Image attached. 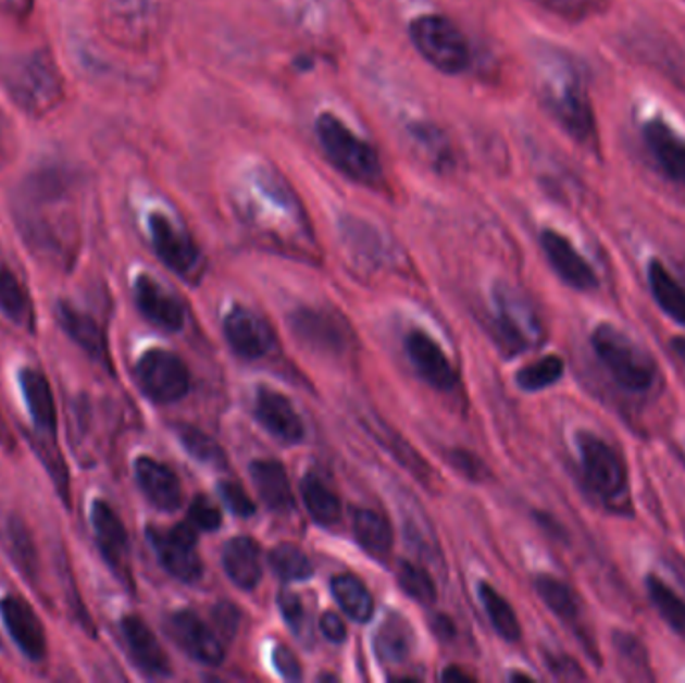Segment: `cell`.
<instances>
[{
    "label": "cell",
    "mask_w": 685,
    "mask_h": 683,
    "mask_svg": "<svg viewBox=\"0 0 685 683\" xmlns=\"http://www.w3.org/2000/svg\"><path fill=\"white\" fill-rule=\"evenodd\" d=\"M2 80L13 101L33 116L51 113L63 101V78L47 52L14 57L4 64Z\"/></svg>",
    "instance_id": "6da1fadb"
},
{
    "label": "cell",
    "mask_w": 685,
    "mask_h": 683,
    "mask_svg": "<svg viewBox=\"0 0 685 683\" xmlns=\"http://www.w3.org/2000/svg\"><path fill=\"white\" fill-rule=\"evenodd\" d=\"M317 139L331 165L341 171L345 177L375 185L383 177L379 154L368 140L359 139L351 128L335 114L323 113L315 123Z\"/></svg>",
    "instance_id": "7a4b0ae2"
},
{
    "label": "cell",
    "mask_w": 685,
    "mask_h": 683,
    "mask_svg": "<svg viewBox=\"0 0 685 683\" xmlns=\"http://www.w3.org/2000/svg\"><path fill=\"white\" fill-rule=\"evenodd\" d=\"M591 347L613 381L625 392L644 393L656 381L651 357L635 345L623 331L601 323L591 333Z\"/></svg>",
    "instance_id": "3957f363"
},
{
    "label": "cell",
    "mask_w": 685,
    "mask_h": 683,
    "mask_svg": "<svg viewBox=\"0 0 685 683\" xmlns=\"http://www.w3.org/2000/svg\"><path fill=\"white\" fill-rule=\"evenodd\" d=\"M409 37L419 54L445 75H459L471 63L470 45L447 16L423 14L409 25Z\"/></svg>",
    "instance_id": "277c9868"
},
{
    "label": "cell",
    "mask_w": 685,
    "mask_h": 683,
    "mask_svg": "<svg viewBox=\"0 0 685 683\" xmlns=\"http://www.w3.org/2000/svg\"><path fill=\"white\" fill-rule=\"evenodd\" d=\"M575 444L582 457L587 487L606 504L618 501L627 492V471L622 457L611 445L591 431H577Z\"/></svg>",
    "instance_id": "5b68a950"
},
{
    "label": "cell",
    "mask_w": 685,
    "mask_h": 683,
    "mask_svg": "<svg viewBox=\"0 0 685 683\" xmlns=\"http://www.w3.org/2000/svg\"><path fill=\"white\" fill-rule=\"evenodd\" d=\"M135 377L142 393L154 403H175L190 387L189 369L183 359L165 349H151L135 368Z\"/></svg>",
    "instance_id": "8992f818"
},
{
    "label": "cell",
    "mask_w": 685,
    "mask_h": 683,
    "mask_svg": "<svg viewBox=\"0 0 685 683\" xmlns=\"http://www.w3.org/2000/svg\"><path fill=\"white\" fill-rule=\"evenodd\" d=\"M147 539L159 557L161 566L175 580L185 583L201 580L203 563L197 551V530L190 525L189 521L178 523L171 530L149 527Z\"/></svg>",
    "instance_id": "52a82bcc"
},
{
    "label": "cell",
    "mask_w": 685,
    "mask_h": 683,
    "mask_svg": "<svg viewBox=\"0 0 685 683\" xmlns=\"http://www.w3.org/2000/svg\"><path fill=\"white\" fill-rule=\"evenodd\" d=\"M546 97L551 111L571 137L587 140L594 135L591 104L575 71L563 69V73L553 76V83L547 85Z\"/></svg>",
    "instance_id": "ba28073f"
},
{
    "label": "cell",
    "mask_w": 685,
    "mask_h": 683,
    "mask_svg": "<svg viewBox=\"0 0 685 683\" xmlns=\"http://www.w3.org/2000/svg\"><path fill=\"white\" fill-rule=\"evenodd\" d=\"M0 620L25 658L30 661L47 658V633L25 597L4 595L0 599Z\"/></svg>",
    "instance_id": "9c48e42d"
},
{
    "label": "cell",
    "mask_w": 685,
    "mask_h": 683,
    "mask_svg": "<svg viewBox=\"0 0 685 683\" xmlns=\"http://www.w3.org/2000/svg\"><path fill=\"white\" fill-rule=\"evenodd\" d=\"M152 247L159 259L178 275H189L199 265V249L189 235L163 213L149 216Z\"/></svg>",
    "instance_id": "30bf717a"
},
{
    "label": "cell",
    "mask_w": 685,
    "mask_h": 683,
    "mask_svg": "<svg viewBox=\"0 0 685 683\" xmlns=\"http://www.w3.org/2000/svg\"><path fill=\"white\" fill-rule=\"evenodd\" d=\"M169 633L187 656L207 666H216L225 658L223 644L207 623L189 609L169 618Z\"/></svg>",
    "instance_id": "8fae6325"
},
{
    "label": "cell",
    "mask_w": 685,
    "mask_h": 683,
    "mask_svg": "<svg viewBox=\"0 0 685 683\" xmlns=\"http://www.w3.org/2000/svg\"><path fill=\"white\" fill-rule=\"evenodd\" d=\"M223 330L231 349L242 359H261L275 347V335L265 319L247 307H233Z\"/></svg>",
    "instance_id": "7c38bea8"
},
{
    "label": "cell",
    "mask_w": 685,
    "mask_h": 683,
    "mask_svg": "<svg viewBox=\"0 0 685 683\" xmlns=\"http://www.w3.org/2000/svg\"><path fill=\"white\" fill-rule=\"evenodd\" d=\"M90 523L104 561L125 580L128 575V535L123 519L119 518L111 504L97 499L90 507Z\"/></svg>",
    "instance_id": "4fadbf2b"
},
{
    "label": "cell",
    "mask_w": 685,
    "mask_h": 683,
    "mask_svg": "<svg viewBox=\"0 0 685 683\" xmlns=\"http://www.w3.org/2000/svg\"><path fill=\"white\" fill-rule=\"evenodd\" d=\"M541 249L546 253L549 265L558 273L559 278L577 291L597 289V275L591 265L585 261L580 251L571 245L558 231L546 228L541 233Z\"/></svg>",
    "instance_id": "5bb4252c"
},
{
    "label": "cell",
    "mask_w": 685,
    "mask_h": 683,
    "mask_svg": "<svg viewBox=\"0 0 685 683\" xmlns=\"http://www.w3.org/2000/svg\"><path fill=\"white\" fill-rule=\"evenodd\" d=\"M292 335L313 351L342 353L347 347V330L339 316L317 309H299L292 313Z\"/></svg>",
    "instance_id": "9a60e30c"
},
{
    "label": "cell",
    "mask_w": 685,
    "mask_h": 683,
    "mask_svg": "<svg viewBox=\"0 0 685 683\" xmlns=\"http://www.w3.org/2000/svg\"><path fill=\"white\" fill-rule=\"evenodd\" d=\"M135 303L140 313L154 327L177 333L185 325V309L173 293L149 275H139L135 281Z\"/></svg>",
    "instance_id": "2e32d148"
},
{
    "label": "cell",
    "mask_w": 685,
    "mask_h": 683,
    "mask_svg": "<svg viewBox=\"0 0 685 683\" xmlns=\"http://www.w3.org/2000/svg\"><path fill=\"white\" fill-rule=\"evenodd\" d=\"M646 149L673 183H685V139L663 119H649L642 127Z\"/></svg>",
    "instance_id": "e0dca14e"
},
{
    "label": "cell",
    "mask_w": 685,
    "mask_h": 683,
    "mask_svg": "<svg viewBox=\"0 0 685 683\" xmlns=\"http://www.w3.org/2000/svg\"><path fill=\"white\" fill-rule=\"evenodd\" d=\"M121 632L127 644L128 656L142 673L151 678L171 675V663L163 647L139 616H125L121 621Z\"/></svg>",
    "instance_id": "ac0fdd59"
},
{
    "label": "cell",
    "mask_w": 685,
    "mask_h": 683,
    "mask_svg": "<svg viewBox=\"0 0 685 683\" xmlns=\"http://www.w3.org/2000/svg\"><path fill=\"white\" fill-rule=\"evenodd\" d=\"M135 477L139 483L140 492L151 501L159 511L173 513L183 504V487L173 469L165 463L142 456L135 461Z\"/></svg>",
    "instance_id": "d6986e66"
},
{
    "label": "cell",
    "mask_w": 685,
    "mask_h": 683,
    "mask_svg": "<svg viewBox=\"0 0 685 683\" xmlns=\"http://www.w3.org/2000/svg\"><path fill=\"white\" fill-rule=\"evenodd\" d=\"M254 415L261 421V425L283 444H299L304 437L303 421L283 393L266 387L259 389L254 401Z\"/></svg>",
    "instance_id": "ffe728a7"
},
{
    "label": "cell",
    "mask_w": 685,
    "mask_h": 683,
    "mask_svg": "<svg viewBox=\"0 0 685 683\" xmlns=\"http://www.w3.org/2000/svg\"><path fill=\"white\" fill-rule=\"evenodd\" d=\"M406 349L413 368L418 369L419 375L433 385L435 389L449 392L457 383V375L444 349L433 342L429 335L423 331L409 333L406 339Z\"/></svg>",
    "instance_id": "44dd1931"
},
{
    "label": "cell",
    "mask_w": 685,
    "mask_h": 683,
    "mask_svg": "<svg viewBox=\"0 0 685 683\" xmlns=\"http://www.w3.org/2000/svg\"><path fill=\"white\" fill-rule=\"evenodd\" d=\"M497 303V330L501 333V339L513 353L525 351L532 343L533 333H537V323L530 316L525 303L521 301L515 291L508 287H497L495 291Z\"/></svg>",
    "instance_id": "7402d4cb"
},
{
    "label": "cell",
    "mask_w": 685,
    "mask_h": 683,
    "mask_svg": "<svg viewBox=\"0 0 685 683\" xmlns=\"http://www.w3.org/2000/svg\"><path fill=\"white\" fill-rule=\"evenodd\" d=\"M57 319L61 330L73 339V342L89 355L92 361H99L101 365H109V351L107 342L102 335L101 327L92 316L85 311L76 309L73 305L59 303L57 307Z\"/></svg>",
    "instance_id": "603a6c76"
},
{
    "label": "cell",
    "mask_w": 685,
    "mask_h": 683,
    "mask_svg": "<svg viewBox=\"0 0 685 683\" xmlns=\"http://www.w3.org/2000/svg\"><path fill=\"white\" fill-rule=\"evenodd\" d=\"M249 471H251V480H253L257 494L271 511L289 513L295 509L291 483L287 477V471L279 461L259 459V461L251 463Z\"/></svg>",
    "instance_id": "cb8c5ba5"
},
{
    "label": "cell",
    "mask_w": 685,
    "mask_h": 683,
    "mask_svg": "<svg viewBox=\"0 0 685 683\" xmlns=\"http://www.w3.org/2000/svg\"><path fill=\"white\" fill-rule=\"evenodd\" d=\"M18 383L23 389L28 413L38 430L54 437L57 433V403L52 395L51 383L37 369L25 368L18 373Z\"/></svg>",
    "instance_id": "d4e9b609"
},
{
    "label": "cell",
    "mask_w": 685,
    "mask_h": 683,
    "mask_svg": "<svg viewBox=\"0 0 685 683\" xmlns=\"http://www.w3.org/2000/svg\"><path fill=\"white\" fill-rule=\"evenodd\" d=\"M223 568L237 587L254 589L263 575L259 545L245 535L231 539L223 549Z\"/></svg>",
    "instance_id": "484cf974"
},
{
    "label": "cell",
    "mask_w": 685,
    "mask_h": 683,
    "mask_svg": "<svg viewBox=\"0 0 685 683\" xmlns=\"http://www.w3.org/2000/svg\"><path fill=\"white\" fill-rule=\"evenodd\" d=\"M647 283L653 295V301L661 311L685 327V289L677 278L665 269L660 259H651L647 266Z\"/></svg>",
    "instance_id": "4316f807"
},
{
    "label": "cell",
    "mask_w": 685,
    "mask_h": 683,
    "mask_svg": "<svg viewBox=\"0 0 685 683\" xmlns=\"http://www.w3.org/2000/svg\"><path fill=\"white\" fill-rule=\"evenodd\" d=\"M373 644L381 661L399 663V661H406L409 654L413 651L415 633L403 616L391 613L381 623Z\"/></svg>",
    "instance_id": "83f0119b"
},
{
    "label": "cell",
    "mask_w": 685,
    "mask_h": 683,
    "mask_svg": "<svg viewBox=\"0 0 685 683\" xmlns=\"http://www.w3.org/2000/svg\"><path fill=\"white\" fill-rule=\"evenodd\" d=\"M353 533L359 545L371 556H387L394 547V533L387 519L373 509H357L353 513Z\"/></svg>",
    "instance_id": "f1b7e54d"
},
{
    "label": "cell",
    "mask_w": 685,
    "mask_h": 683,
    "mask_svg": "<svg viewBox=\"0 0 685 683\" xmlns=\"http://www.w3.org/2000/svg\"><path fill=\"white\" fill-rule=\"evenodd\" d=\"M301 497L309 516L319 525H335L341 518V501L315 473L301 481Z\"/></svg>",
    "instance_id": "f546056e"
},
{
    "label": "cell",
    "mask_w": 685,
    "mask_h": 683,
    "mask_svg": "<svg viewBox=\"0 0 685 683\" xmlns=\"http://www.w3.org/2000/svg\"><path fill=\"white\" fill-rule=\"evenodd\" d=\"M4 544L7 551L13 559L14 566L25 575L28 582H35L38 575V554L35 542L23 519L14 518L7 521L4 530Z\"/></svg>",
    "instance_id": "4dcf8cb0"
},
{
    "label": "cell",
    "mask_w": 685,
    "mask_h": 683,
    "mask_svg": "<svg viewBox=\"0 0 685 683\" xmlns=\"http://www.w3.org/2000/svg\"><path fill=\"white\" fill-rule=\"evenodd\" d=\"M331 592L339 608L353 621L371 620L373 616V597L368 587L353 575H337L331 582Z\"/></svg>",
    "instance_id": "1f68e13d"
},
{
    "label": "cell",
    "mask_w": 685,
    "mask_h": 683,
    "mask_svg": "<svg viewBox=\"0 0 685 683\" xmlns=\"http://www.w3.org/2000/svg\"><path fill=\"white\" fill-rule=\"evenodd\" d=\"M535 592L559 620L565 623H575L580 620V604L568 583L561 582L553 575L541 573L535 578Z\"/></svg>",
    "instance_id": "d6a6232c"
},
{
    "label": "cell",
    "mask_w": 685,
    "mask_h": 683,
    "mask_svg": "<svg viewBox=\"0 0 685 683\" xmlns=\"http://www.w3.org/2000/svg\"><path fill=\"white\" fill-rule=\"evenodd\" d=\"M479 597L495 632L499 633L506 642H518L521 637L520 620L513 608L509 606L508 599L497 594L489 583L479 585Z\"/></svg>",
    "instance_id": "836d02e7"
},
{
    "label": "cell",
    "mask_w": 685,
    "mask_h": 683,
    "mask_svg": "<svg viewBox=\"0 0 685 683\" xmlns=\"http://www.w3.org/2000/svg\"><path fill=\"white\" fill-rule=\"evenodd\" d=\"M646 587L649 599H651L653 608L658 609L661 620L665 621L673 632L685 635L684 599L675 594L672 587L658 575H647Z\"/></svg>",
    "instance_id": "e575fe53"
},
{
    "label": "cell",
    "mask_w": 685,
    "mask_h": 683,
    "mask_svg": "<svg viewBox=\"0 0 685 683\" xmlns=\"http://www.w3.org/2000/svg\"><path fill=\"white\" fill-rule=\"evenodd\" d=\"M565 373V363L558 355H546L518 373V385L523 392L535 393L556 385Z\"/></svg>",
    "instance_id": "d590c367"
},
{
    "label": "cell",
    "mask_w": 685,
    "mask_h": 683,
    "mask_svg": "<svg viewBox=\"0 0 685 683\" xmlns=\"http://www.w3.org/2000/svg\"><path fill=\"white\" fill-rule=\"evenodd\" d=\"M269 563L283 582H304L313 575L311 561L291 544L277 545L269 556Z\"/></svg>",
    "instance_id": "8d00e7d4"
},
{
    "label": "cell",
    "mask_w": 685,
    "mask_h": 683,
    "mask_svg": "<svg viewBox=\"0 0 685 683\" xmlns=\"http://www.w3.org/2000/svg\"><path fill=\"white\" fill-rule=\"evenodd\" d=\"M0 311L14 323H25L30 313L25 287L4 263H0Z\"/></svg>",
    "instance_id": "74e56055"
},
{
    "label": "cell",
    "mask_w": 685,
    "mask_h": 683,
    "mask_svg": "<svg viewBox=\"0 0 685 683\" xmlns=\"http://www.w3.org/2000/svg\"><path fill=\"white\" fill-rule=\"evenodd\" d=\"M177 437L180 445L189 451V456L197 461L213 465V468H225L227 459L225 451L219 447L215 439H211L203 431L195 430L190 425H177Z\"/></svg>",
    "instance_id": "f35d334b"
},
{
    "label": "cell",
    "mask_w": 685,
    "mask_h": 683,
    "mask_svg": "<svg viewBox=\"0 0 685 683\" xmlns=\"http://www.w3.org/2000/svg\"><path fill=\"white\" fill-rule=\"evenodd\" d=\"M397 580L401 589L406 592L409 597H413L419 604H425L429 606L435 601L437 592H435V583H433L429 573L425 570H421L418 566L403 561L399 566V573H397Z\"/></svg>",
    "instance_id": "ab89813d"
},
{
    "label": "cell",
    "mask_w": 685,
    "mask_h": 683,
    "mask_svg": "<svg viewBox=\"0 0 685 683\" xmlns=\"http://www.w3.org/2000/svg\"><path fill=\"white\" fill-rule=\"evenodd\" d=\"M187 521L197 532H215L221 527V511L209 497L197 495L190 504Z\"/></svg>",
    "instance_id": "60d3db41"
},
{
    "label": "cell",
    "mask_w": 685,
    "mask_h": 683,
    "mask_svg": "<svg viewBox=\"0 0 685 683\" xmlns=\"http://www.w3.org/2000/svg\"><path fill=\"white\" fill-rule=\"evenodd\" d=\"M219 494L223 497V501L227 504L228 509L239 516V518H249L254 513V504L249 499V495L245 494L239 483L235 481H221L219 483Z\"/></svg>",
    "instance_id": "b9f144b4"
},
{
    "label": "cell",
    "mask_w": 685,
    "mask_h": 683,
    "mask_svg": "<svg viewBox=\"0 0 685 683\" xmlns=\"http://www.w3.org/2000/svg\"><path fill=\"white\" fill-rule=\"evenodd\" d=\"M613 644H615L618 654H620L625 661H632L634 666L646 668V649H644L642 642L635 637L634 633L615 632V635H613Z\"/></svg>",
    "instance_id": "7bdbcfd3"
},
{
    "label": "cell",
    "mask_w": 685,
    "mask_h": 683,
    "mask_svg": "<svg viewBox=\"0 0 685 683\" xmlns=\"http://www.w3.org/2000/svg\"><path fill=\"white\" fill-rule=\"evenodd\" d=\"M279 609L292 632H303L304 609L299 595L292 594L289 589H283L279 594Z\"/></svg>",
    "instance_id": "ee69618b"
},
{
    "label": "cell",
    "mask_w": 685,
    "mask_h": 683,
    "mask_svg": "<svg viewBox=\"0 0 685 683\" xmlns=\"http://www.w3.org/2000/svg\"><path fill=\"white\" fill-rule=\"evenodd\" d=\"M449 459H451V465L457 468V471H461L465 477H470V480L482 481L487 477V468L483 465L482 459L473 456L470 451L456 449V451L449 454Z\"/></svg>",
    "instance_id": "f6af8a7d"
},
{
    "label": "cell",
    "mask_w": 685,
    "mask_h": 683,
    "mask_svg": "<svg viewBox=\"0 0 685 683\" xmlns=\"http://www.w3.org/2000/svg\"><path fill=\"white\" fill-rule=\"evenodd\" d=\"M273 666H275V670L279 671L283 680H287V682L301 680V666L292 656L289 647L277 646L273 649Z\"/></svg>",
    "instance_id": "bcb514c9"
},
{
    "label": "cell",
    "mask_w": 685,
    "mask_h": 683,
    "mask_svg": "<svg viewBox=\"0 0 685 683\" xmlns=\"http://www.w3.org/2000/svg\"><path fill=\"white\" fill-rule=\"evenodd\" d=\"M549 670L553 671L561 680H584V671L568 656H547Z\"/></svg>",
    "instance_id": "7dc6e473"
},
{
    "label": "cell",
    "mask_w": 685,
    "mask_h": 683,
    "mask_svg": "<svg viewBox=\"0 0 685 683\" xmlns=\"http://www.w3.org/2000/svg\"><path fill=\"white\" fill-rule=\"evenodd\" d=\"M319 625H321L323 635L333 644H342L345 642L347 628H345V623H342L341 618L337 613H325L319 621Z\"/></svg>",
    "instance_id": "c3c4849f"
},
{
    "label": "cell",
    "mask_w": 685,
    "mask_h": 683,
    "mask_svg": "<svg viewBox=\"0 0 685 683\" xmlns=\"http://www.w3.org/2000/svg\"><path fill=\"white\" fill-rule=\"evenodd\" d=\"M215 618L216 623L223 625L225 633L235 632V625L239 623V613L235 611L233 606H221V608H216Z\"/></svg>",
    "instance_id": "681fc988"
},
{
    "label": "cell",
    "mask_w": 685,
    "mask_h": 683,
    "mask_svg": "<svg viewBox=\"0 0 685 683\" xmlns=\"http://www.w3.org/2000/svg\"><path fill=\"white\" fill-rule=\"evenodd\" d=\"M535 518H537V521H539V525H541V527H546L547 532H549V535H553V537H559L561 542H565V539H568V533L563 532V527L559 525L556 519L549 518V516H546V513H537Z\"/></svg>",
    "instance_id": "f907efd6"
},
{
    "label": "cell",
    "mask_w": 685,
    "mask_h": 683,
    "mask_svg": "<svg viewBox=\"0 0 685 683\" xmlns=\"http://www.w3.org/2000/svg\"><path fill=\"white\" fill-rule=\"evenodd\" d=\"M441 680H444V682H473V678L468 675V673H463L459 668H449V670L444 671Z\"/></svg>",
    "instance_id": "816d5d0a"
},
{
    "label": "cell",
    "mask_w": 685,
    "mask_h": 683,
    "mask_svg": "<svg viewBox=\"0 0 685 683\" xmlns=\"http://www.w3.org/2000/svg\"><path fill=\"white\" fill-rule=\"evenodd\" d=\"M670 345H672L675 355H677L682 361H685V337H673Z\"/></svg>",
    "instance_id": "f5cc1de1"
},
{
    "label": "cell",
    "mask_w": 685,
    "mask_h": 683,
    "mask_svg": "<svg viewBox=\"0 0 685 683\" xmlns=\"http://www.w3.org/2000/svg\"><path fill=\"white\" fill-rule=\"evenodd\" d=\"M511 680H513V682H520V680H523V682H533L532 675H527V673H513Z\"/></svg>",
    "instance_id": "db71d44e"
},
{
    "label": "cell",
    "mask_w": 685,
    "mask_h": 683,
    "mask_svg": "<svg viewBox=\"0 0 685 683\" xmlns=\"http://www.w3.org/2000/svg\"><path fill=\"white\" fill-rule=\"evenodd\" d=\"M0 2H16V0H0Z\"/></svg>",
    "instance_id": "11a10c76"
}]
</instances>
